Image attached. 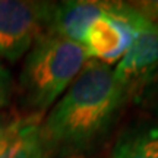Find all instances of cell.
Listing matches in <instances>:
<instances>
[{"label": "cell", "mask_w": 158, "mask_h": 158, "mask_svg": "<svg viewBox=\"0 0 158 158\" xmlns=\"http://www.w3.org/2000/svg\"><path fill=\"white\" fill-rule=\"evenodd\" d=\"M126 100V91L108 64L86 62L68 92L41 124L53 154L76 157L107 135Z\"/></svg>", "instance_id": "1"}, {"label": "cell", "mask_w": 158, "mask_h": 158, "mask_svg": "<svg viewBox=\"0 0 158 158\" xmlns=\"http://www.w3.org/2000/svg\"><path fill=\"white\" fill-rule=\"evenodd\" d=\"M53 2L0 0V56L16 62L47 32Z\"/></svg>", "instance_id": "3"}, {"label": "cell", "mask_w": 158, "mask_h": 158, "mask_svg": "<svg viewBox=\"0 0 158 158\" xmlns=\"http://www.w3.org/2000/svg\"><path fill=\"white\" fill-rule=\"evenodd\" d=\"M12 94V78L7 69L0 63V108L6 107L10 101Z\"/></svg>", "instance_id": "9"}, {"label": "cell", "mask_w": 158, "mask_h": 158, "mask_svg": "<svg viewBox=\"0 0 158 158\" xmlns=\"http://www.w3.org/2000/svg\"><path fill=\"white\" fill-rule=\"evenodd\" d=\"M7 122H9V120H3V118H0V138H2V135H3V132H5Z\"/></svg>", "instance_id": "10"}, {"label": "cell", "mask_w": 158, "mask_h": 158, "mask_svg": "<svg viewBox=\"0 0 158 158\" xmlns=\"http://www.w3.org/2000/svg\"><path fill=\"white\" fill-rule=\"evenodd\" d=\"M41 124V116L37 113L25 118L9 120L0 138V158L53 157Z\"/></svg>", "instance_id": "7"}, {"label": "cell", "mask_w": 158, "mask_h": 158, "mask_svg": "<svg viewBox=\"0 0 158 158\" xmlns=\"http://www.w3.org/2000/svg\"><path fill=\"white\" fill-rule=\"evenodd\" d=\"M113 158H158V126L124 135L114 148Z\"/></svg>", "instance_id": "8"}, {"label": "cell", "mask_w": 158, "mask_h": 158, "mask_svg": "<svg viewBox=\"0 0 158 158\" xmlns=\"http://www.w3.org/2000/svg\"><path fill=\"white\" fill-rule=\"evenodd\" d=\"M113 2L69 0L56 3L47 32L84 44L85 34L97 18L107 15Z\"/></svg>", "instance_id": "6"}, {"label": "cell", "mask_w": 158, "mask_h": 158, "mask_svg": "<svg viewBox=\"0 0 158 158\" xmlns=\"http://www.w3.org/2000/svg\"><path fill=\"white\" fill-rule=\"evenodd\" d=\"M69 158H84V157H79V155H76V157H69Z\"/></svg>", "instance_id": "11"}, {"label": "cell", "mask_w": 158, "mask_h": 158, "mask_svg": "<svg viewBox=\"0 0 158 158\" xmlns=\"http://www.w3.org/2000/svg\"><path fill=\"white\" fill-rule=\"evenodd\" d=\"M82 44L45 32L29 48L21 72L23 101L40 114L72 85L88 62Z\"/></svg>", "instance_id": "2"}, {"label": "cell", "mask_w": 158, "mask_h": 158, "mask_svg": "<svg viewBox=\"0 0 158 158\" xmlns=\"http://www.w3.org/2000/svg\"><path fill=\"white\" fill-rule=\"evenodd\" d=\"M118 84L135 89L151 82L158 75V23L142 15L136 35L127 53L114 70Z\"/></svg>", "instance_id": "5"}, {"label": "cell", "mask_w": 158, "mask_h": 158, "mask_svg": "<svg viewBox=\"0 0 158 158\" xmlns=\"http://www.w3.org/2000/svg\"><path fill=\"white\" fill-rule=\"evenodd\" d=\"M141 18L135 6L113 2L107 15L97 18L85 34L82 45L88 57L104 64L123 57L133 43Z\"/></svg>", "instance_id": "4"}]
</instances>
